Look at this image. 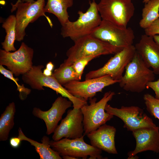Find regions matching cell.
<instances>
[{
  "label": "cell",
  "instance_id": "6da1fadb",
  "mask_svg": "<svg viewBox=\"0 0 159 159\" xmlns=\"http://www.w3.org/2000/svg\"><path fill=\"white\" fill-rule=\"evenodd\" d=\"M74 42V45L66 52L67 59L61 65H71L77 60L85 57H98L101 55L115 54L124 48L112 45L90 34L80 37Z\"/></svg>",
  "mask_w": 159,
  "mask_h": 159
},
{
  "label": "cell",
  "instance_id": "7a4b0ae2",
  "mask_svg": "<svg viewBox=\"0 0 159 159\" xmlns=\"http://www.w3.org/2000/svg\"><path fill=\"white\" fill-rule=\"evenodd\" d=\"M125 69L119 83L120 87L126 91L142 92L147 88V84L155 78L153 71L146 65L136 51Z\"/></svg>",
  "mask_w": 159,
  "mask_h": 159
},
{
  "label": "cell",
  "instance_id": "3957f363",
  "mask_svg": "<svg viewBox=\"0 0 159 159\" xmlns=\"http://www.w3.org/2000/svg\"><path fill=\"white\" fill-rule=\"evenodd\" d=\"M90 6L84 13L79 11L77 20H69L62 26L61 34L64 38L69 37L74 41L82 37L90 34L100 24L102 19L95 0L89 1Z\"/></svg>",
  "mask_w": 159,
  "mask_h": 159
},
{
  "label": "cell",
  "instance_id": "277c9868",
  "mask_svg": "<svg viewBox=\"0 0 159 159\" xmlns=\"http://www.w3.org/2000/svg\"><path fill=\"white\" fill-rule=\"evenodd\" d=\"M115 95L113 91L105 92L102 98L97 102V98L89 100L90 104L84 105L80 108L83 116L84 135L96 130L101 125L106 124L113 117V115L105 112V107Z\"/></svg>",
  "mask_w": 159,
  "mask_h": 159
},
{
  "label": "cell",
  "instance_id": "5b68a950",
  "mask_svg": "<svg viewBox=\"0 0 159 159\" xmlns=\"http://www.w3.org/2000/svg\"><path fill=\"white\" fill-rule=\"evenodd\" d=\"M11 4V12L17 10L15 15L16 40L19 42L22 40L26 35V28L29 24L34 22L41 16L46 17L52 26V25L50 19L45 14V0H37L33 3L21 2L16 4Z\"/></svg>",
  "mask_w": 159,
  "mask_h": 159
},
{
  "label": "cell",
  "instance_id": "8992f818",
  "mask_svg": "<svg viewBox=\"0 0 159 159\" xmlns=\"http://www.w3.org/2000/svg\"><path fill=\"white\" fill-rule=\"evenodd\" d=\"M131 0H100L97 9L102 20L127 27L134 14Z\"/></svg>",
  "mask_w": 159,
  "mask_h": 159
},
{
  "label": "cell",
  "instance_id": "52a82bcc",
  "mask_svg": "<svg viewBox=\"0 0 159 159\" xmlns=\"http://www.w3.org/2000/svg\"><path fill=\"white\" fill-rule=\"evenodd\" d=\"M85 135L74 139L64 138L57 141L50 140L49 145L61 156L68 155L76 159H86L88 156L90 159L105 158L101 155L102 150L85 142Z\"/></svg>",
  "mask_w": 159,
  "mask_h": 159
},
{
  "label": "cell",
  "instance_id": "ba28073f",
  "mask_svg": "<svg viewBox=\"0 0 159 159\" xmlns=\"http://www.w3.org/2000/svg\"><path fill=\"white\" fill-rule=\"evenodd\" d=\"M90 35L122 48L132 45L135 37L134 32L131 28L120 27L102 19L99 25Z\"/></svg>",
  "mask_w": 159,
  "mask_h": 159
},
{
  "label": "cell",
  "instance_id": "9c48e42d",
  "mask_svg": "<svg viewBox=\"0 0 159 159\" xmlns=\"http://www.w3.org/2000/svg\"><path fill=\"white\" fill-rule=\"evenodd\" d=\"M136 50L133 45L124 48L115 54L102 67L87 73L85 80L109 75L115 80H120L125 68L132 60Z\"/></svg>",
  "mask_w": 159,
  "mask_h": 159
},
{
  "label": "cell",
  "instance_id": "30bf717a",
  "mask_svg": "<svg viewBox=\"0 0 159 159\" xmlns=\"http://www.w3.org/2000/svg\"><path fill=\"white\" fill-rule=\"evenodd\" d=\"M34 51L24 42L13 52L0 50V65H4L16 77L23 75L32 67Z\"/></svg>",
  "mask_w": 159,
  "mask_h": 159
},
{
  "label": "cell",
  "instance_id": "8fae6325",
  "mask_svg": "<svg viewBox=\"0 0 159 159\" xmlns=\"http://www.w3.org/2000/svg\"><path fill=\"white\" fill-rule=\"evenodd\" d=\"M105 110L107 113L120 119L124 123L123 127L128 131L132 132L141 128L156 126L152 119L138 106H122L118 108L107 103Z\"/></svg>",
  "mask_w": 159,
  "mask_h": 159
},
{
  "label": "cell",
  "instance_id": "7c38bea8",
  "mask_svg": "<svg viewBox=\"0 0 159 159\" xmlns=\"http://www.w3.org/2000/svg\"><path fill=\"white\" fill-rule=\"evenodd\" d=\"M42 65H33L27 73L22 75L23 82L33 89L44 90L43 87H49L64 97L67 98L73 104H75L78 98L71 94L68 91L52 76H46L43 73Z\"/></svg>",
  "mask_w": 159,
  "mask_h": 159
},
{
  "label": "cell",
  "instance_id": "4fadbf2b",
  "mask_svg": "<svg viewBox=\"0 0 159 159\" xmlns=\"http://www.w3.org/2000/svg\"><path fill=\"white\" fill-rule=\"evenodd\" d=\"M120 81L114 80L110 75H107L82 82L71 81L63 86L73 95L87 101L93 98L97 93L101 92L105 87L119 83Z\"/></svg>",
  "mask_w": 159,
  "mask_h": 159
},
{
  "label": "cell",
  "instance_id": "5bb4252c",
  "mask_svg": "<svg viewBox=\"0 0 159 159\" xmlns=\"http://www.w3.org/2000/svg\"><path fill=\"white\" fill-rule=\"evenodd\" d=\"M83 116L80 108L68 110L66 117L58 125L52 136L55 141L66 138L74 139L84 135Z\"/></svg>",
  "mask_w": 159,
  "mask_h": 159
},
{
  "label": "cell",
  "instance_id": "9a60e30c",
  "mask_svg": "<svg viewBox=\"0 0 159 159\" xmlns=\"http://www.w3.org/2000/svg\"><path fill=\"white\" fill-rule=\"evenodd\" d=\"M72 104V101L60 96L56 99L48 110L44 111L35 107L32 113L34 116L44 121L47 128L46 134L50 135L54 132L66 110Z\"/></svg>",
  "mask_w": 159,
  "mask_h": 159
},
{
  "label": "cell",
  "instance_id": "2e32d148",
  "mask_svg": "<svg viewBox=\"0 0 159 159\" xmlns=\"http://www.w3.org/2000/svg\"><path fill=\"white\" fill-rule=\"evenodd\" d=\"M132 132L136 140V145L133 150L128 153L127 159L135 158L138 153L147 151L159 153L158 127L141 128Z\"/></svg>",
  "mask_w": 159,
  "mask_h": 159
},
{
  "label": "cell",
  "instance_id": "e0dca14e",
  "mask_svg": "<svg viewBox=\"0 0 159 159\" xmlns=\"http://www.w3.org/2000/svg\"><path fill=\"white\" fill-rule=\"evenodd\" d=\"M116 130L113 126L106 124L100 127L87 135L91 145L108 153H118L115 139Z\"/></svg>",
  "mask_w": 159,
  "mask_h": 159
},
{
  "label": "cell",
  "instance_id": "ac0fdd59",
  "mask_svg": "<svg viewBox=\"0 0 159 159\" xmlns=\"http://www.w3.org/2000/svg\"><path fill=\"white\" fill-rule=\"evenodd\" d=\"M135 46L146 65L152 68L155 74H159V45L153 37L145 34L142 35Z\"/></svg>",
  "mask_w": 159,
  "mask_h": 159
},
{
  "label": "cell",
  "instance_id": "d6986e66",
  "mask_svg": "<svg viewBox=\"0 0 159 159\" xmlns=\"http://www.w3.org/2000/svg\"><path fill=\"white\" fill-rule=\"evenodd\" d=\"M18 137L21 140L26 141L33 146L39 156L40 159H62V158L57 152L54 150L50 146V140L48 137L44 136L42 138V143H39L27 137L21 128L19 127Z\"/></svg>",
  "mask_w": 159,
  "mask_h": 159
},
{
  "label": "cell",
  "instance_id": "ffe728a7",
  "mask_svg": "<svg viewBox=\"0 0 159 159\" xmlns=\"http://www.w3.org/2000/svg\"><path fill=\"white\" fill-rule=\"evenodd\" d=\"M73 0H47L44 11L54 14L62 26L69 20L67 9L72 6Z\"/></svg>",
  "mask_w": 159,
  "mask_h": 159
},
{
  "label": "cell",
  "instance_id": "44dd1931",
  "mask_svg": "<svg viewBox=\"0 0 159 159\" xmlns=\"http://www.w3.org/2000/svg\"><path fill=\"white\" fill-rule=\"evenodd\" d=\"M16 111L14 102L9 103L0 117V141H4L9 138V132L14 125Z\"/></svg>",
  "mask_w": 159,
  "mask_h": 159
},
{
  "label": "cell",
  "instance_id": "7402d4cb",
  "mask_svg": "<svg viewBox=\"0 0 159 159\" xmlns=\"http://www.w3.org/2000/svg\"><path fill=\"white\" fill-rule=\"evenodd\" d=\"M16 19L15 15H11L6 19L2 24L6 32L4 41L1 43L2 48L8 52L15 51L16 49L14 46L16 40Z\"/></svg>",
  "mask_w": 159,
  "mask_h": 159
},
{
  "label": "cell",
  "instance_id": "603a6c76",
  "mask_svg": "<svg viewBox=\"0 0 159 159\" xmlns=\"http://www.w3.org/2000/svg\"><path fill=\"white\" fill-rule=\"evenodd\" d=\"M159 18V0H150L145 4L142 9L140 26L144 29Z\"/></svg>",
  "mask_w": 159,
  "mask_h": 159
},
{
  "label": "cell",
  "instance_id": "cb8c5ba5",
  "mask_svg": "<svg viewBox=\"0 0 159 159\" xmlns=\"http://www.w3.org/2000/svg\"><path fill=\"white\" fill-rule=\"evenodd\" d=\"M62 85L74 80L80 81L72 65H60L55 69L52 75Z\"/></svg>",
  "mask_w": 159,
  "mask_h": 159
},
{
  "label": "cell",
  "instance_id": "d4e9b609",
  "mask_svg": "<svg viewBox=\"0 0 159 159\" xmlns=\"http://www.w3.org/2000/svg\"><path fill=\"white\" fill-rule=\"evenodd\" d=\"M0 73L5 77L13 81L16 85L17 90L19 92V97L20 99L24 100L27 98L31 92V90L25 87L24 85H19L18 82L19 79L18 78H15L13 73L9 69L5 68L3 65H0Z\"/></svg>",
  "mask_w": 159,
  "mask_h": 159
},
{
  "label": "cell",
  "instance_id": "484cf974",
  "mask_svg": "<svg viewBox=\"0 0 159 159\" xmlns=\"http://www.w3.org/2000/svg\"><path fill=\"white\" fill-rule=\"evenodd\" d=\"M143 99L147 111L152 116L159 120V99L147 93L144 95Z\"/></svg>",
  "mask_w": 159,
  "mask_h": 159
},
{
  "label": "cell",
  "instance_id": "4316f807",
  "mask_svg": "<svg viewBox=\"0 0 159 159\" xmlns=\"http://www.w3.org/2000/svg\"><path fill=\"white\" fill-rule=\"evenodd\" d=\"M96 57L95 56H90L81 58L75 61L71 65L80 81L81 80L85 67L89 62Z\"/></svg>",
  "mask_w": 159,
  "mask_h": 159
},
{
  "label": "cell",
  "instance_id": "83f0119b",
  "mask_svg": "<svg viewBox=\"0 0 159 159\" xmlns=\"http://www.w3.org/2000/svg\"><path fill=\"white\" fill-rule=\"evenodd\" d=\"M145 34L153 36L159 34V18L155 21L151 25L144 29Z\"/></svg>",
  "mask_w": 159,
  "mask_h": 159
},
{
  "label": "cell",
  "instance_id": "f1b7e54d",
  "mask_svg": "<svg viewBox=\"0 0 159 159\" xmlns=\"http://www.w3.org/2000/svg\"><path fill=\"white\" fill-rule=\"evenodd\" d=\"M150 88L155 92V97L159 99V79L155 81L149 82L147 85V88Z\"/></svg>",
  "mask_w": 159,
  "mask_h": 159
},
{
  "label": "cell",
  "instance_id": "f546056e",
  "mask_svg": "<svg viewBox=\"0 0 159 159\" xmlns=\"http://www.w3.org/2000/svg\"><path fill=\"white\" fill-rule=\"evenodd\" d=\"M21 141L20 139L18 137H13L10 139L9 144L12 147L14 148H16L19 147Z\"/></svg>",
  "mask_w": 159,
  "mask_h": 159
},
{
  "label": "cell",
  "instance_id": "4dcf8cb0",
  "mask_svg": "<svg viewBox=\"0 0 159 159\" xmlns=\"http://www.w3.org/2000/svg\"><path fill=\"white\" fill-rule=\"evenodd\" d=\"M54 64L51 61L48 62L46 66V68L52 71L54 69Z\"/></svg>",
  "mask_w": 159,
  "mask_h": 159
},
{
  "label": "cell",
  "instance_id": "1f68e13d",
  "mask_svg": "<svg viewBox=\"0 0 159 159\" xmlns=\"http://www.w3.org/2000/svg\"><path fill=\"white\" fill-rule=\"evenodd\" d=\"M43 73L44 75L48 76H52L53 73L52 71L46 68L44 69L43 72Z\"/></svg>",
  "mask_w": 159,
  "mask_h": 159
},
{
  "label": "cell",
  "instance_id": "d6a6232c",
  "mask_svg": "<svg viewBox=\"0 0 159 159\" xmlns=\"http://www.w3.org/2000/svg\"><path fill=\"white\" fill-rule=\"evenodd\" d=\"M153 37L155 42L159 45V34L155 35Z\"/></svg>",
  "mask_w": 159,
  "mask_h": 159
},
{
  "label": "cell",
  "instance_id": "836d02e7",
  "mask_svg": "<svg viewBox=\"0 0 159 159\" xmlns=\"http://www.w3.org/2000/svg\"><path fill=\"white\" fill-rule=\"evenodd\" d=\"M62 156V158L64 159H76L75 158L68 155H64Z\"/></svg>",
  "mask_w": 159,
  "mask_h": 159
},
{
  "label": "cell",
  "instance_id": "e575fe53",
  "mask_svg": "<svg viewBox=\"0 0 159 159\" xmlns=\"http://www.w3.org/2000/svg\"><path fill=\"white\" fill-rule=\"evenodd\" d=\"M21 1L22 2H30L31 3H33L35 1L34 0H22Z\"/></svg>",
  "mask_w": 159,
  "mask_h": 159
},
{
  "label": "cell",
  "instance_id": "d590c367",
  "mask_svg": "<svg viewBox=\"0 0 159 159\" xmlns=\"http://www.w3.org/2000/svg\"><path fill=\"white\" fill-rule=\"evenodd\" d=\"M150 0H143V2L145 4L147 3Z\"/></svg>",
  "mask_w": 159,
  "mask_h": 159
},
{
  "label": "cell",
  "instance_id": "8d00e7d4",
  "mask_svg": "<svg viewBox=\"0 0 159 159\" xmlns=\"http://www.w3.org/2000/svg\"><path fill=\"white\" fill-rule=\"evenodd\" d=\"M21 2H22V1L21 0H18L17 1H16V3L14 4H17L18 3Z\"/></svg>",
  "mask_w": 159,
  "mask_h": 159
},
{
  "label": "cell",
  "instance_id": "74e56055",
  "mask_svg": "<svg viewBox=\"0 0 159 159\" xmlns=\"http://www.w3.org/2000/svg\"></svg>",
  "mask_w": 159,
  "mask_h": 159
}]
</instances>
